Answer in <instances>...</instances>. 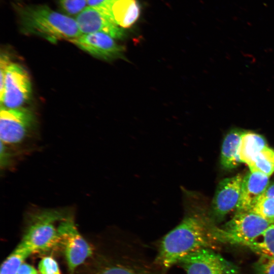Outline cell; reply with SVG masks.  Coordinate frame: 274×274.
I'll use <instances>...</instances> for the list:
<instances>
[{
  "label": "cell",
  "instance_id": "cell-17",
  "mask_svg": "<svg viewBox=\"0 0 274 274\" xmlns=\"http://www.w3.org/2000/svg\"><path fill=\"white\" fill-rule=\"evenodd\" d=\"M32 253V250L21 241L1 265L0 274H17L25 259Z\"/></svg>",
  "mask_w": 274,
  "mask_h": 274
},
{
  "label": "cell",
  "instance_id": "cell-11",
  "mask_svg": "<svg viewBox=\"0 0 274 274\" xmlns=\"http://www.w3.org/2000/svg\"><path fill=\"white\" fill-rule=\"evenodd\" d=\"M82 34L102 32L113 38L121 39L124 32L121 27L114 23L97 7H87L75 19Z\"/></svg>",
  "mask_w": 274,
  "mask_h": 274
},
{
  "label": "cell",
  "instance_id": "cell-27",
  "mask_svg": "<svg viewBox=\"0 0 274 274\" xmlns=\"http://www.w3.org/2000/svg\"><path fill=\"white\" fill-rule=\"evenodd\" d=\"M262 195L274 199V182L269 183Z\"/></svg>",
  "mask_w": 274,
  "mask_h": 274
},
{
  "label": "cell",
  "instance_id": "cell-14",
  "mask_svg": "<svg viewBox=\"0 0 274 274\" xmlns=\"http://www.w3.org/2000/svg\"><path fill=\"white\" fill-rule=\"evenodd\" d=\"M86 265L84 274H154L134 265L96 256Z\"/></svg>",
  "mask_w": 274,
  "mask_h": 274
},
{
  "label": "cell",
  "instance_id": "cell-19",
  "mask_svg": "<svg viewBox=\"0 0 274 274\" xmlns=\"http://www.w3.org/2000/svg\"><path fill=\"white\" fill-rule=\"evenodd\" d=\"M245 247L259 255L274 258V223L258 237Z\"/></svg>",
  "mask_w": 274,
  "mask_h": 274
},
{
  "label": "cell",
  "instance_id": "cell-2",
  "mask_svg": "<svg viewBox=\"0 0 274 274\" xmlns=\"http://www.w3.org/2000/svg\"><path fill=\"white\" fill-rule=\"evenodd\" d=\"M21 31L55 43L82 35L75 19L45 5L25 6L18 10Z\"/></svg>",
  "mask_w": 274,
  "mask_h": 274
},
{
  "label": "cell",
  "instance_id": "cell-22",
  "mask_svg": "<svg viewBox=\"0 0 274 274\" xmlns=\"http://www.w3.org/2000/svg\"><path fill=\"white\" fill-rule=\"evenodd\" d=\"M38 268L40 274H61L57 262L51 256L42 258Z\"/></svg>",
  "mask_w": 274,
  "mask_h": 274
},
{
  "label": "cell",
  "instance_id": "cell-5",
  "mask_svg": "<svg viewBox=\"0 0 274 274\" xmlns=\"http://www.w3.org/2000/svg\"><path fill=\"white\" fill-rule=\"evenodd\" d=\"M70 274L93 255V250L78 231L73 217L68 215L57 227Z\"/></svg>",
  "mask_w": 274,
  "mask_h": 274
},
{
  "label": "cell",
  "instance_id": "cell-28",
  "mask_svg": "<svg viewBox=\"0 0 274 274\" xmlns=\"http://www.w3.org/2000/svg\"><path fill=\"white\" fill-rule=\"evenodd\" d=\"M88 7H97L107 0H86Z\"/></svg>",
  "mask_w": 274,
  "mask_h": 274
},
{
  "label": "cell",
  "instance_id": "cell-23",
  "mask_svg": "<svg viewBox=\"0 0 274 274\" xmlns=\"http://www.w3.org/2000/svg\"><path fill=\"white\" fill-rule=\"evenodd\" d=\"M62 8L68 14H79L87 5L86 0H59Z\"/></svg>",
  "mask_w": 274,
  "mask_h": 274
},
{
  "label": "cell",
  "instance_id": "cell-7",
  "mask_svg": "<svg viewBox=\"0 0 274 274\" xmlns=\"http://www.w3.org/2000/svg\"><path fill=\"white\" fill-rule=\"evenodd\" d=\"M213 250L199 249L188 255L178 263L187 274H241L234 264Z\"/></svg>",
  "mask_w": 274,
  "mask_h": 274
},
{
  "label": "cell",
  "instance_id": "cell-6",
  "mask_svg": "<svg viewBox=\"0 0 274 274\" xmlns=\"http://www.w3.org/2000/svg\"><path fill=\"white\" fill-rule=\"evenodd\" d=\"M35 123V115L30 109L23 107L8 108L1 106V141L6 145L21 143Z\"/></svg>",
  "mask_w": 274,
  "mask_h": 274
},
{
  "label": "cell",
  "instance_id": "cell-24",
  "mask_svg": "<svg viewBox=\"0 0 274 274\" xmlns=\"http://www.w3.org/2000/svg\"><path fill=\"white\" fill-rule=\"evenodd\" d=\"M12 63L9 56L5 54H2L0 58L1 82L0 91L2 90L5 81L6 73L8 66Z\"/></svg>",
  "mask_w": 274,
  "mask_h": 274
},
{
  "label": "cell",
  "instance_id": "cell-3",
  "mask_svg": "<svg viewBox=\"0 0 274 274\" xmlns=\"http://www.w3.org/2000/svg\"><path fill=\"white\" fill-rule=\"evenodd\" d=\"M68 214L61 210L47 209L33 213L28 217L22 242L33 253L45 252L60 244L55 225Z\"/></svg>",
  "mask_w": 274,
  "mask_h": 274
},
{
  "label": "cell",
  "instance_id": "cell-20",
  "mask_svg": "<svg viewBox=\"0 0 274 274\" xmlns=\"http://www.w3.org/2000/svg\"><path fill=\"white\" fill-rule=\"evenodd\" d=\"M268 222L274 223V199L263 195L258 199L251 211Z\"/></svg>",
  "mask_w": 274,
  "mask_h": 274
},
{
  "label": "cell",
  "instance_id": "cell-1",
  "mask_svg": "<svg viewBox=\"0 0 274 274\" xmlns=\"http://www.w3.org/2000/svg\"><path fill=\"white\" fill-rule=\"evenodd\" d=\"M185 216L182 221L162 239L155 263L166 269L188 255L202 248H215L210 225L198 213L190 192L186 193Z\"/></svg>",
  "mask_w": 274,
  "mask_h": 274
},
{
  "label": "cell",
  "instance_id": "cell-26",
  "mask_svg": "<svg viewBox=\"0 0 274 274\" xmlns=\"http://www.w3.org/2000/svg\"><path fill=\"white\" fill-rule=\"evenodd\" d=\"M17 274H38L37 270L30 265L23 263Z\"/></svg>",
  "mask_w": 274,
  "mask_h": 274
},
{
  "label": "cell",
  "instance_id": "cell-8",
  "mask_svg": "<svg viewBox=\"0 0 274 274\" xmlns=\"http://www.w3.org/2000/svg\"><path fill=\"white\" fill-rule=\"evenodd\" d=\"M32 93L30 79L25 68L16 63L8 67L4 86L0 91L1 106L8 108L22 107Z\"/></svg>",
  "mask_w": 274,
  "mask_h": 274
},
{
  "label": "cell",
  "instance_id": "cell-4",
  "mask_svg": "<svg viewBox=\"0 0 274 274\" xmlns=\"http://www.w3.org/2000/svg\"><path fill=\"white\" fill-rule=\"evenodd\" d=\"M271 224L252 211L238 212L222 228L212 226V231L216 241L246 246Z\"/></svg>",
  "mask_w": 274,
  "mask_h": 274
},
{
  "label": "cell",
  "instance_id": "cell-18",
  "mask_svg": "<svg viewBox=\"0 0 274 274\" xmlns=\"http://www.w3.org/2000/svg\"><path fill=\"white\" fill-rule=\"evenodd\" d=\"M247 165L250 171L269 177L274 173V150L268 146L264 147Z\"/></svg>",
  "mask_w": 274,
  "mask_h": 274
},
{
  "label": "cell",
  "instance_id": "cell-12",
  "mask_svg": "<svg viewBox=\"0 0 274 274\" xmlns=\"http://www.w3.org/2000/svg\"><path fill=\"white\" fill-rule=\"evenodd\" d=\"M97 7L122 28L133 25L140 13L136 0H107Z\"/></svg>",
  "mask_w": 274,
  "mask_h": 274
},
{
  "label": "cell",
  "instance_id": "cell-13",
  "mask_svg": "<svg viewBox=\"0 0 274 274\" xmlns=\"http://www.w3.org/2000/svg\"><path fill=\"white\" fill-rule=\"evenodd\" d=\"M269 183V177L249 170L243 177L240 199L236 212L251 211Z\"/></svg>",
  "mask_w": 274,
  "mask_h": 274
},
{
  "label": "cell",
  "instance_id": "cell-16",
  "mask_svg": "<svg viewBox=\"0 0 274 274\" xmlns=\"http://www.w3.org/2000/svg\"><path fill=\"white\" fill-rule=\"evenodd\" d=\"M267 146L265 138L252 131H245L239 142L238 155L242 163L247 165L262 149Z\"/></svg>",
  "mask_w": 274,
  "mask_h": 274
},
{
  "label": "cell",
  "instance_id": "cell-10",
  "mask_svg": "<svg viewBox=\"0 0 274 274\" xmlns=\"http://www.w3.org/2000/svg\"><path fill=\"white\" fill-rule=\"evenodd\" d=\"M243 176L241 174L227 178L219 183L211 207V214L222 219L236 210L241 196Z\"/></svg>",
  "mask_w": 274,
  "mask_h": 274
},
{
  "label": "cell",
  "instance_id": "cell-25",
  "mask_svg": "<svg viewBox=\"0 0 274 274\" xmlns=\"http://www.w3.org/2000/svg\"><path fill=\"white\" fill-rule=\"evenodd\" d=\"M0 161L1 167H5L8 165L10 161V155L8 149L6 147V144L1 141V156Z\"/></svg>",
  "mask_w": 274,
  "mask_h": 274
},
{
  "label": "cell",
  "instance_id": "cell-9",
  "mask_svg": "<svg viewBox=\"0 0 274 274\" xmlns=\"http://www.w3.org/2000/svg\"><path fill=\"white\" fill-rule=\"evenodd\" d=\"M114 39L107 33L95 32L82 34L68 41L96 58L110 61L122 58L125 50Z\"/></svg>",
  "mask_w": 274,
  "mask_h": 274
},
{
  "label": "cell",
  "instance_id": "cell-21",
  "mask_svg": "<svg viewBox=\"0 0 274 274\" xmlns=\"http://www.w3.org/2000/svg\"><path fill=\"white\" fill-rule=\"evenodd\" d=\"M256 274H274V258L259 256L254 265Z\"/></svg>",
  "mask_w": 274,
  "mask_h": 274
},
{
  "label": "cell",
  "instance_id": "cell-15",
  "mask_svg": "<svg viewBox=\"0 0 274 274\" xmlns=\"http://www.w3.org/2000/svg\"><path fill=\"white\" fill-rule=\"evenodd\" d=\"M244 131V130L239 128H233L225 135L220 154V162L224 168L232 169L242 163L238 155V149Z\"/></svg>",
  "mask_w": 274,
  "mask_h": 274
}]
</instances>
